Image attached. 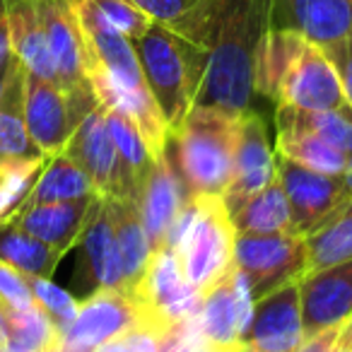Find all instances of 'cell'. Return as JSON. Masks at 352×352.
I'll return each instance as SVG.
<instances>
[{
	"instance_id": "9",
	"label": "cell",
	"mask_w": 352,
	"mask_h": 352,
	"mask_svg": "<svg viewBox=\"0 0 352 352\" xmlns=\"http://www.w3.org/2000/svg\"><path fill=\"white\" fill-rule=\"evenodd\" d=\"M254 314L249 280L232 268L206 292L201 311V328L212 352H234L244 345V333Z\"/></svg>"
},
{
	"instance_id": "40",
	"label": "cell",
	"mask_w": 352,
	"mask_h": 352,
	"mask_svg": "<svg viewBox=\"0 0 352 352\" xmlns=\"http://www.w3.org/2000/svg\"><path fill=\"white\" fill-rule=\"evenodd\" d=\"M123 340L128 342L133 352H157V333H152L150 328L133 326L131 331L123 336Z\"/></svg>"
},
{
	"instance_id": "13",
	"label": "cell",
	"mask_w": 352,
	"mask_h": 352,
	"mask_svg": "<svg viewBox=\"0 0 352 352\" xmlns=\"http://www.w3.org/2000/svg\"><path fill=\"white\" fill-rule=\"evenodd\" d=\"M41 27L49 39L54 56L58 85L70 97H87L92 85L87 80V58H85V41L70 0H34Z\"/></svg>"
},
{
	"instance_id": "26",
	"label": "cell",
	"mask_w": 352,
	"mask_h": 352,
	"mask_svg": "<svg viewBox=\"0 0 352 352\" xmlns=\"http://www.w3.org/2000/svg\"><path fill=\"white\" fill-rule=\"evenodd\" d=\"M236 234H275V232H294L292 210L283 184L275 176L273 182L251 196L230 215ZM297 234V232H294Z\"/></svg>"
},
{
	"instance_id": "33",
	"label": "cell",
	"mask_w": 352,
	"mask_h": 352,
	"mask_svg": "<svg viewBox=\"0 0 352 352\" xmlns=\"http://www.w3.org/2000/svg\"><path fill=\"white\" fill-rule=\"evenodd\" d=\"M10 338L36 352H49L56 347L58 328L49 314L34 302L27 309H10Z\"/></svg>"
},
{
	"instance_id": "14",
	"label": "cell",
	"mask_w": 352,
	"mask_h": 352,
	"mask_svg": "<svg viewBox=\"0 0 352 352\" xmlns=\"http://www.w3.org/2000/svg\"><path fill=\"white\" fill-rule=\"evenodd\" d=\"M304 340L307 336L302 323L299 280L256 299L251 323L244 333V345L258 352H299Z\"/></svg>"
},
{
	"instance_id": "4",
	"label": "cell",
	"mask_w": 352,
	"mask_h": 352,
	"mask_svg": "<svg viewBox=\"0 0 352 352\" xmlns=\"http://www.w3.org/2000/svg\"><path fill=\"white\" fill-rule=\"evenodd\" d=\"M133 44L140 58L147 89L169 133H174L188 116L196 99V82L184 41L169 27L152 22L150 30Z\"/></svg>"
},
{
	"instance_id": "34",
	"label": "cell",
	"mask_w": 352,
	"mask_h": 352,
	"mask_svg": "<svg viewBox=\"0 0 352 352\" xmlns=\"http://www.w3.org/2000/svg\"><path fill=\"white\" fill-rule=\"evenodd\" d=\"M131 3H135L152 22H160L174 34H182L196 20L208 0H131Z\"/></svg>"
},
{
	"instance_id": "28",
	"label": "cell",
	"mask_w": 352,
	"mask_h": 352,
	"mask_svg": "<svg viewBox=\"0 0 352 352\" xmlns=\"http://www.w3.org/2000/svg\"><path fill=\"white\" fill-rule=\"evenodd\" d=\"M97 196L99 193L94 188L92 179L87 176V171L63 150L58 155L49 157L30 201L68 203V201H85V198H97Z\"/></svg>"
},
{
	"instance_id": "36",
	"label": "cell",
	"mask_w": 352,
	"mask_h": 352,
	"mask_svg": "<svg viewBox=\"0 0 352 352\" xmlns=\"http://www.w3.org/2000/svg\"><path fill=\"white\" fill-rule=\"evenodd\" d=\"M94 8L102 12V17L111 27H116L121 34H126L131 41L140 39L150 30L152 20L131 0H92Z\"/></svg>"
},
{
	"instance_id": "17",
	"label": "cell",
	"mask_w": 352,
	"mask_h": 352,
	"mask_svg": "<svg viewBox=\"0 0 352 352\" xmlns=\"http://www.w3.org/2000/svg\"><path fill=\"white\" fill-rule=\"evenodd\" d=\"M188 198L191 196H188L186 184L164 147V152L155 160V166L150 169L140 196H138V212H140L142 227L152 241V249L164 246L171 222L176 220Z\"/></svg>"
},
{
	"instance_id": "15",
	"label": "cell",
	"mask_w": 352,
	"mask_h": 352,
	"mask_svg": "<svg viewBox=\"0 0 352 352\" xmlns=\"http://www.w3.org/2000/svg\"><path fill=\"white\" fill-rule=\"evenodd\" d=\"M65 152L87 171L102 198H128L121 157L109 135L102 104L92 109L70 135ZM131 201V198H128Z\"/></svg>"
},
{
	"instance_id": "3",
	"label": "cell",
	"mask_w": 352,
	"mask_h": 352,
	"mask_svg": "<svg viewBox=\"0 0 352 352\" xmlns=\"http://www.w3.org/2000/svg\"><path fill=\"white\" fill-rule=\"evenodd\" d=\"M236 232L220 196H193L171 222L164 246L176 251L184 278L203 294L232 268Z\"/></svg>"
},
{
	"instance_id": "11",
	"label": "cell",
	"mask_w": 352,
	"mask_h": 352,
	"mask_svg": "<svg viewBox=\"0 0 352 352\" xmlns=\"http://www.w3.org/2000/svg\"><path fill=\"white\" fill-rule=\"evenodd\" d=\"M275 176H278V150L270 142L263 118L249 109L241 113L234 150V171H232L230 186L222 193L227 212L232 215L251 196L263 191Z\"/></svg>"
},
{
	"instance_id": "20",
	"label": "cell",
	"mask_w": 352,
	"mask_h": 352,
	"mask_svg": "<svg viewBox=\"0 0 352 352\" xmlns=\"http://www.w3.org/2000/svg\"><path fill=\"white\" fill-rule=\"evenodd\" d=\"M94 198L68 203H27L10 222L30 232L32 236L41 239L44 244L54 246L56 251L65 254L70 246L78 244L80 232L87 220L89 206Z\"/></svg>"
},
{
	"instance_id": "6",
	"label": "cell",
	"mask_w": 352,
	"mask_h": 352,
	"mask_svg": "<svg viewBox=\"0 0 352 352\" xmlns=\"http://www.w3.org/2000/svg\"><path fill=\"white\" fill-rule=\"evenodd\" d=\"M232 263L246 275L256 302L307 273V244L294 232L236 234Z\"/></svg>"
},
{
	"instance_id": "12",
	"label": "cell",
	"mask_w": 352,
	"mask_h": 352,
	"mask_svg": "<svg viewBox=\"0 0 352 352\" xmlns=\"http://www.w3.org/2000/svg\"><path fill=\"white\" fill-rule=\"evenodd\" d=\"M275 102L304 111H331L350 107L333 63L321 46L311 44L309 39L304 41L302 51L280 82Z\"/></svg>"
},
{
	"instance_id": "44",
	"label": "cell",
	"mask_w": 352,
	"mask_h": 352,
	"mask_svg": "<svg viewBox=\"0 0 352 352\" xmlns=\"http://www.w3.org/2000/svg\"><path fill=\"white\" fill-rule=\"evenodd\" d=\"M0 352H36V350H32V347L22 345V342L15 340V338H8V340L3 342V350H0Z\"/></svg>"
},
{
	"instance_id": "48",
	"label": "cell",
	"mask_w": 352,
	"mask_h": 352,
	"mask_svg": "<svg viewBox=\"0 0 352 352\" xmlns=\"http://www.w3.org/2000/svg\"><path fill=\"white\" fill-rule=\"evenodd\" d=\"M6 12V0H0V15Z\"/></svg>"
},
{
	"instance_id": "8",
	"label": "cell",
	"mask_w": 352,
	"mask_h": 352,
	"mask_svg": "<svg viewBox=\"0 0 352 352\" xmlns=\"http://www.w3.org/2000/svg\"><path fill=\"white\" fill-rule=\"evenodd\" d=\"M138 326L135 304L118 289H97L80 302L75 318L58 331L54 352H97Z\"/></svg>"
},
{
	"instance_id": "45",
	"label": "cell",
	"mask_w": 352,
	"mask_h": 352,
	"mask_svg": "<svg viewBox=\"0 0 352 352\" xmlns=\"http://www.w3.org/2000/svg\"><path fill=\"white\" fill-rule=\"evenodd\" d=\"M342 182L347 186V193L352 198V155H347V164H345V171H342Z\"/></svg>"
},
{
	"instance_id": "31",
	"label": "cell",
	"mask_w": 352,
	"mask_h": 352,
	"mask_svg": "<svg viewBox=\"0 0 352 352\" xmlns=\"http://www.w3.org/2000/svg\"><path fill=\"white\" fill-rule=\"evenodd\" d=\"M275 121L294 123V126L326 140L336 150L352 155V107L331 109V111H304V109L278 104Z\"/></svg>"
},
{
	"instance_id": "21",
	"label": "cell",
	"mask_w": 352,
	"mask_h": 352,
	"mask_svg": "<svg viewBox=\"0 0 352 352\" xmlns=\"http://www.w3.org/2000/svg\"><path fill=\"white\" fill-rule=\"evenodd\" d=\"M104 201L109 203L113 232H116V246L123 268V294L133 302L155 249H152L150 236L142 227L135 201H128V198H104Z\"/></svg>"
},
{
	"instance_id": "22",
	"label": "cell",
	"mask_w": 352,
	"mask_h": 352,
	"mask_svg": "<svg viewBox=\"0 0 352 352\" xmlns=\"http://www.w3.org/2000/svg\"><path fill=\"white\" fill-rule=\"evenodd\" d=\"M6 17L10 27V46L27 73L58 82L49 39L41 27L34 0H6Z\"/></svg>"
},
{
	"instance_id": "7",
	"label": "cell",
	"mask_w": 352,
	"mask_h": 352,
	"mask_svg": "<svg viewBox=\"0 0 352 352\" xmlns=\"http://www.w3.org/2000/svg\"><path fill=\"white\" fill-rule=\"evenodd\" d=\"M97 97H70L58 82L25 70V121L30 138L46 157L65 150L78 123L97 107Z\"/></svg>"
},
{
	"instance_id": "25",
	"label": "cell",
	"mask_w": 352,
	"mask_h": 352,
	"mask_svg": "<svg viewBox=\"0 0 352 352\" xmlns=\"http://www.w3.org/2000/svg\"><path fill=\"white\" fill-rule=\"evenodd\" d=\"M307 36L289 27H270L256 51L254 89L268 99H278V89L289 65L302 51Z\"/></svg>"
},
{
	"instance_id": "37",
	"label": "cell",
	"mask_w": 352,
	"mask_h": 352,
	"mask_svg": "<svg viewBox=\"0 0 352 352\" xmlns=\"http://www.w3.org/2000/svg\"><path fill=\"white\" fill-rule=\"evenodd\" d=\"M157 352H212L201 328V316L184 318L157 336Z\"/></svg>"
},
{
	"instance_id": "1",
	"label": "cell",
	"mask_w": 352,
	"mask_h": 352,
	"mask_svg": "<svg viewBox=\"0 0 352 352\" xmlns=\"http://www.w3.org/2000/svg\"><path fill=\"white\" fill-rule=\"evenodd\" d=\"M275 0H208L196 20L176 34L196 82L193 107L249 111L256 51L273 27Z\"/></svg>"
},
{
	"instance_id": "38",
	"label": "cell",
	"mask_w": 352,
	"mask_h": 352,
	"mask_svg": "<svg viewBox=\"0 0 352 352\" xmlns=\"http://www.w3.org/2000/svg\"><path fill=\"white\" fill-rule=\"evenodd\" d=\"M0 299L10 309H27L34 304L30 280L10 263L0 261Z\"/></svg>"
},
{
	"instance_id": "46",
	"label": "cell",
	"mask_w": 352,
	"mask_h": 352,
	"mask_svg": "<svg viewBox=\"0 0 352 352\" xmlns=\"http://www.w3.org/2000/svg\"><path fill=\"white\" fill-rule=\"evenodd\" d=\"M234 352H258V350H254V347H249V345H241V347H236Z\"/></svg>"
},
{
	"instance_id": "50",
	"label": "cell",
	"mask_w": 352,
	"mask_h": 352,
	"mask_svg": "<svg viewBox=\"0 0 352 352\" xmlns=\"http://www.w3.org/2000/svg\"><path fill=\"white\" fill-rule=\"evenodd\" d=\"M49 352H54V350H49Z\"/></svg>"
},
{
	"instance_id": "39",
	"label": "cell",
	"mask_w": 352,
	"mask_h": 352,
	"mask_svg": "<svg viewBox=\"0 0 352 352\" xmlns=\"http://www.w3.org/2000/svg\"><path fill=\"white\" fill-rule=\"evenodd\" d=\"M321 49L328 56V60L333 63V68H336L342 85V92H345L347 102L352 107V34L340 41H333L328 46H321Z\"/></svg>"
},
{
	"instance_id": "24",
	"label": "cell",
	"mask_w": 352,
	"mask_h": 352,
	"mask_svg": "<svg viewBox=\"0 0 352 352\" xmlns=\"http://www.w3.org/2000/svg\"><path fill=\"white\" fill-rule=\"evenodd\" d=\"M102 109H104V118H107L109 135H111L118 157H121L128 198L135 201V206H138V196H140V191H142V184H145L150 169L155 166L157 157H155V152L150 150V145H147L140 128H138L126 113L116 111V109H107V107H102Z\"/></svg>"
},
{
	"instance_id": "41",
	"label": "cell",
	"mask_w": 352,
	"mask_h": 352,
	"mask_svg": "<svg viewBox=\"0 0 352 352\" xmlns=\"http://www.w3.org/2000/svg\"><path fill=\"white\" fill-rule=\"evenodd\" d=\"M12 54V46H10V27H8V17L6 12L0 15V63L8 60Z\"/></svg>"
},
{
	"instance_id": "32",
	"label": "cell",
	"mask_w": 352,
	"mask_h": 352,
	"mask_svg": "<svg viewBox=\"0 0 352 352\" xmlns=\"http://www.w3.org/2000/svg\"><path fill=\"white\" fill-rule=\"evenodd\" d=\"M49 157L0 164V225L10 222L30 203Z\"/></svg>"
},
{
	"instance_id": "30",
	"label": "cell",
	"mask_w": 352,
	"mask_h": 352,
	"mask_svg": "<svg viewBox=\"0 0 352 352\" xmlns=\"http://www.w3.org/2000/svg\"><path fill=\"white\" fill-rule=\"evenodd\" d=\"M60 258V251L32 236L15 222L0 225V261L10 263L27 278H51Z\"/></svg>"
},
{
	"instance_id": "35",
	"label": "cell",
	"mask_w": 352,
	"mask_h": 352,
	"mask_svg": "<svg viewBox=\"0 0 352 352\" xmlns=\"http://www.w3.org/2000/svg\"><path fill=\"white\" fill-rule=\"evenodd\" d=\"M27 280H30L34 302L49 314L51 321L56 323V328L63 331V328L73 321L75 314H78V309H80V304L75 302V297L68 292V289L60 287V285L51 283L49 278H27Z\"/></svg>"
},
{
	"instance_id": "49",
	"label": "cell",
	"mask_w": 352,
	"mask_h": 352,
	"mask_svg": "<svg viewBox=\"0 0 352 352\" xmlns=\"http://www.w3.org/2000/svg\"><path fill=\"white\" fill-rule=\"evenodd\" d=\"M0 350H3V345H0Z\"/></svg>"
},
{
	"instance_id": "5",
	"label": "cell",
	"mask_w": 352,
	"mask_h": 352,
	"mask_svg": "<svg viewBox=\"0 0 352 352\" xmlns=\"http://www.w3.org/2000/svg\"><path fill=\"white\" fill-rule=\"evenodd\" d=\"M206 294L184 278L182 261L174 249L160 246L152 251L150 265L138 294L133 297L138 326L150 328L160 336L184 318L201 316Z\"/></svg>"
},
{
	"instance_id": "19",
	"label": "cell",
	"mask_w": 352,
	"mask_h": 352,
	"mask_svg": "<svg viewBox=\"0 0 352 352\" xmlns=\"http://www.w3.org/2000/svg\"><path fill=\"white\" fill-rule=\"evenodd\" d=\"M78 241L82 244L85 265H87L94 292L97 289L123 292V268L116 246V232H113L109 203L102 196L94 198L92 206H89L87 220H85Z\"/></svg>"
},
{
	"instance_id": "23",
	"label": "cell",
	"mask_w": 352,
	"mask_h": 352,
	"mask_svg": "<svg viewBox=\"0 0 352 352\" xmlns=\"http://www.w3.org/2000/svg\"><path fill=\"white\" fill-rule=\"evenodd\" d=\"M46 157L32 142L25 121V65L15 60L8 87L0 97V164Z\"/></svg>"
},
{
	"instance_id": "47",
	"label": "cell",
	"mask_w": 352,
	"mask_h": 352,
	"mask_svg": "<svg viewBox=\"0 0 352 352\" xmlns=\"http://www.w3.org/2000/svg\"><path fill=\"white\" fill-rule=\"evenodd\" d=\"M328 352H352V347H340V345H336L333 350H328Z\"/></svg>"
},
{
	"instance_id": "43",
	"label": "cell",
	"mask_w": 352,
	"mask_h": 352,
	"mask_svg": "<svg viewBox=\"0 0 352 352\" xmlns=\"http://www.w3.org/2000/svg\"><path fill=\"white\" fill-rule=\"evenodd\" d=\"M97 352H133V350L128 347V342L123 340V338H118V340H111V342H107V345H102Z\"/></svg>"
},
{
	"instance_id": "16",
	"label": "cell",
	"mask_w": 352,
	"mask_h": 352,
	"mask_svg": "<svg viewBox=\"0 0 352 352\" xmlns=\"http://www.w3.org/2000/svg\"><path fill=\"white\" fill-rule=\"evenodd\" d=\"M304 336L314 338L352 316V261L309 270L299 278Z\"/></svg>"
},
{
	"instance_id": "27",
	"label": "cell",
	"mask_w": 352,
	"mask_h": 352,
	"mask_svg": "<svg viewBox=\"0 0 352 352\" xmlns=\"http://www.w3.org/2000/svg\"><path fill=\"white\" fill-rule=\"evenodd\" d=\"M307 273L352 261V198L338 206L321 225L304 234Z\"/></svg>"
},
{
	"instance_id": "29",
	"label": "cell",
	"mask_w": 352,
	"mask_h": 352,
	"mask_svg": "<svg viewBox=\"0 0 352 352\" xmlns=\"http://www.w3.org/2000/svg\"><path fill=\"white\" fill-rule=\"evenodd\" d=\"M275 150L280 157L297 162L309 169H316L321 174H333L340 176L345 171L347 155L340 150H336L333 145H328L326 140H321L314 133L304 131V128L294 126L287 121H278V142Z\"/></svg>"
},
{
	"instance_id": "2",
	"label": "cell",
	"mask_w": 352,
	"mask_h": 352,
	"mask_svg": "<svg viewBox=\"0 0 352 352\" xmlns=\"http://www.w3.org/2000/svg\"><path fill=\"white\" fill-rule=\"evenodd\" d=\"M241 116L222 109L193 107L184 123L169 133L166 152L188 188V196H220L234 171V150Z\"/></svg>"
},
{
	"instance_id": "42",
	"label": "cell",
	"mask_w": 352,
	"mask_h": 352,
	"mask_svg": "<svg viewBox=\"0 0 352 352\" xmlns=\"http://www.w3.org/2000/svg\"><path fill=\"white\" fill-rule=\"evenodd\" d=\"M15 60H17L15 54H10V58L0 63V97H3V92H6V87H8V80H10L12 68H15Z\"/></svg>"
},
{
	"instance_id": "10",
	"label": "cell",
	"mask_w": 352,
	"mask_h": 352,
	"mask_svg": "<svg viewBox=\"0 0 352 352\" xmlns=\"http://www.w3.org/2000/svg\"><path fill=\"white\" fill-rule=\"evenodd\" d=\"M278 182L283 184L292 210V225L297 234H309L316 225H321L338 206L350 201V193L340 176L321 174L309 169L287 157L278 155Z\"/></svg>"
},
{
	"instance_id": "18",
	"label": "cell",
	"mask_w": 352,
	"mask_h": 352,
	"mask_svg": "<svg viewBox=\"0 0 352 352\" xmlns=\"http://www.w3.org/2000/svg\"><path fill=\"white\" fill-rule=\"evenodd\" d=\"M273 27H289L328 46L352 34V0H275Z\"/></svg>"
}]
</instances>
